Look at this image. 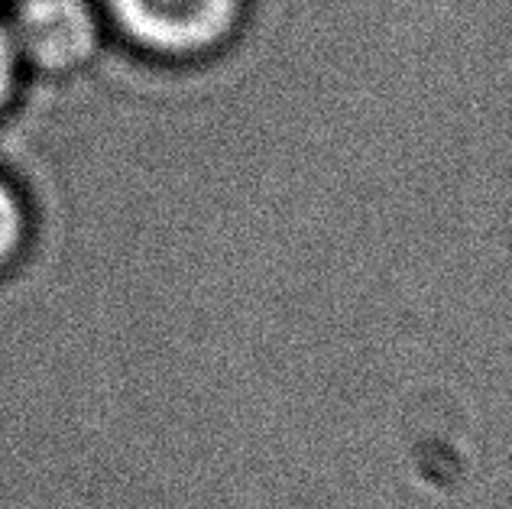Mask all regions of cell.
Here are the masks:
<instances>
[{
    "mask_svg": "<svg viewBox=\"0 0 512 509\" xmlns=\"http://www.w3.org/2000/svg\"><path fill=\"white\" fill-rule=\"evenodd\" d=\"M107 13L143 52L198 59L234 36L244 0H107Z\"/></svg>",
    "mask_w": 512,
    "mask_h": 509,
    "instance_id": "cell-1",
    "label": "cell"
},
{
    "mask_svg": "<svg viewBox=\"0 0 512 509\" xmlns=\"http://www.w3.org/2000/svg\"><path fill=\"white\" fill-rule=\"evenodd\" d=\"M23 65L69 75L98 52V13L91 0H17L7 23Z\"/></svg>",
    "mask_w": 512,
    "mask_h": 509,
    "instance_id": "cell-2",
    "label": "cell"
},
{
    "mask_svg": "<svg viewBox=\"0 0 512 509\" xmlns=\"http://www.w3.org/2000/svg\"><path fill=\"white\" fill-rule=\"evenodd\" d=\"M23 240H26L23 198L7 179H0V270H7V266L20 257Z\"/></svg>",
    "mask_w": 512,
    "mask_h": 509,
    "instance_id": "cell-3",
    "label": "cell"
},
{
    "mask_svg": "<svg viewBox=\"0 0 512 509\" xmlns=\"http://www.w3.org/2000/svg\"><path fill=\"white\" fill-rule=\"evenodd\" d=\"M23 62L17 56V46H13L7 23L0 20V111L10 104L13 91H17V78H20Z\"/></svg>",
    "mask_w": 512,
    "mask_h": 509,
    "instance_id": "cell-4",
    "label": "cell"
}]
</instances>
